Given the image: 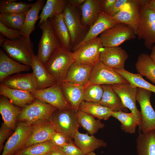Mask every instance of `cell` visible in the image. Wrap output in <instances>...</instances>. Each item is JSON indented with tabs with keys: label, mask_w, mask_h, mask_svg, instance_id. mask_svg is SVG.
I'll list each match as a JSON object with an SVG mask.
<instances>
[{
	"label": "cell",
	"mask_w": 155,
	"mask_h": 155,
	"mask_svg": "<svg viewBox=\"0 0 155 155\" xmlns=\"http://www.w3.org/2000/svg\"><path fill=\"white\" fill-rule=\"evenodd\" d=\"M75 62L72 52L62 46L53 53L44 66L56 84L64 82L71 65Z\"/></svg>",
	"instance_id": "2"
},
{
	"label": "cell",
	"mask_w": 155,
	"mask_h": 155,
	"mask_svg": "<svg viewBox=\"0 0 155 155\" xmlns=\"http://www.w3.org/2000/svg\"><path fill=\"white\" fill-rule=\"evenodd\" d=\"M116 0H102L101 7L102 12L106 13L114 5Z\"/></svg>",
	"instance_id": "47"
},
{
	"label": "cell",
	"mask_w": 155,
	"mask_h": 155,
	"mask_svg": "<svg viewBox=\"0 0 155 155\" xmlns=\"http://www.w3.org/2000/svg\"><path fill=\"white\" fill-rule=\"evenodd\" d=\"M31 67L36 81L38 90L49 87L56 84L35 55L33 56Z\"/></svg>",
	"instance_id": "26"
},
{
	"label": "cell",
	"mask_w": 155,
	"mask_h": 155,
	"mask_svg": "<svg viewBox=\"0 0 155 155\" xmlns=\"http://www.w3.org/2000/svg\"><path fill=\"white\" fill-rule=\"evenodd\" d=\"M12 129L4 123L1 127L0 129V151L3 149V143L7 137Z\"/></svg>",
	"instance_id": "46"
},
{
	"label": "cell",
	"mask_w": 155,
	"mask_h": 155,
	"mask_svg": "<svg viewBox=\"0 0 155 155\" xmlns=\"http://www.w3.org/2000/svg\"><path fill=\"white\" fill-rule=\"evenodd\" d=\"M27 11L21 13H0V22L8 28L20 31Z\"/></svg>",
	"instance_id": "39"
},
{
	"label": "cell",
	"mask_w": 155,
	"mask_h": 155,
	"mask_svg": "<svg viewBox=\"0 0 155 155\" xmlns=\"http://www.w3.org/2000/svg\"><path fill=\"white\" fill-rule=\"evenodd\" d=\"M31 67L21 64L9 56L0 49V82L12 75L29 71Z\"/></svg>",
	"instance_id": "21"
},
{
	"label": "cell",
	"mask_w": 155,
	"mask_h": 155,
	"mask_svg": "<svg viewBox=\"0 0 155 155\" xmlns=\"http://www.w3.org/2000/svg\"><path fill=\"white\" fill-rule=\"evenodd\" d=\"M5 38L2 34H0V44L2 43L5 40Z\"/></svg>",
	"instance_id": "52"
},
{
	"label": "cell",
	"mask_w": 155,
	"mask_h": 155,
	"mask_svg": "<svg viewBox=\"0 0 155 155\" xmlns=\"http://www.w3.org/2000/svg\"><path fill=\"white\" fill-rule=\"evenodd\" d=\"M94 65L74 62L69 68L64 82L85 85L88 81Z\"/></svg>",
	"instance_id": "23"
},
{
	"label": "cell",
	"mask_w": 155,
	"mask_h": 155,
	"mask_svg": "<svg viewBox=\"0 0 155 155\" xmlns=\"http://www.w3.org/2000/svg\"><path fill=\"white\" fill-rule=\"evenodd\" d=\"M73 139L75 145L87 155L96 149L105 147L107 146L103 140L98 139L93 135L81 133L78 130L75 132Z\"/></svg>",
	"instance_id": "24"
},
{
	"label": "cell",
	"mask_w": 155,
	"mask_h": 155,
	"mask_svg": "<svg viewBox=\"0 0 155 155\" xmlns=\"http://www.w3.org/2000/svg\"><path fill=\"white\" fill-rule=\"evenodd\" d=\"M119 23L106 13L103 12L100 13L97 20L90 27L82 40L73 48V52L85 43L97 37L98 35L107 29Z\"/></svg>",
	"instance_id": "16"
},
{
	"label": "cell",
	"mask_w": 155,
	"mask_h": 155,
	"mask_svg": "<svg viewBox=\"0 0 155 155\" xmlns=\"http://www.w3.org/2000/svg\"><path fill=\"white\" fill-rule=\"evenodd\" d=\"M50 19L54 31L61 46L71 51L73 46L68 29L65 22L62 13Z\"/></svg>",
	"instance_id": "30"
},
{
	"label": "cell",
	"mask_w": 155,
	"mask_h": 155,
	"mask_svg": "<svg viewBox=\"0 0 155 155\" xmlns=\"http://www.w3.org/2000/svg\"><path fill=\"white\" fill-rule=\"evenodd\" d=\"M22 109L12 103L7 97L1 96L0 113L3 123L12 129L16 127L17 118Z\"/></svg>",
	"instance_id": "25"
},
{
	"label": "cell",
	"mask_w": 155,
	"mask_h": 155,
	"mask_svg": "<svg viewBox=\"0 0 155 155\" xmlns=\"http://www.w3.org/2000/svg\"><path fill=\"white\" fill-rule=\"evenodd\" d=\"M139 16L138 0H129L119 12L111 17L119 23L130 26L136 35Z\"/></svg>",
	"instance_id": "17"
},
{
	"label": "cell",
	"mask_w": 155,
	"mask_h": 155,
	"mask_svg": "<svg viewBox=\"0 0 155 155\" xmlns=\"http://www.w3.org/2000/svg\"><path fill=\"white\" fill-rule=\"evenodd\" d=\"M47 155H66L61 147L58 148L51 151Z\"/></svg>",
	"instance_id": "49"
},
{
	"label": "cell",
	"mask_w": 155,
	"mask_h": 155,
	"mask_svg": "<svg viewBox=\"0 0 155 155\" xmlns=\"http://www.w3.org/2000/svg\"><path fill=\"white\" fill-rule=\"evenodd\" d=\"M114 90L120 97L124 106L133 113L138 123L140 129L141 124V112L136 105L137 88L132 87L129 83L111 85Z\"/></svg>",
	"instance_id": "13"
},
{
	"label": "cell",
	"mask_w": 155,
	"mask_h": 155,
	"mask_svg": "<svg viewBox=\"0 0 155 155\" xmlns=\"http://www.w3.org/2000/svg\"><path fill=\"white\" fill-rule=\"evenodd\" d=\"M149 56L151 59L155 64V45H153L152 46L151 52Z\"/></svg>",
	"instance_id": "50"
},
{
	"label": "cell",
	"mask_w": 155,
	"mask_h": 155,
	"mask_svg": "<svg viewBox=\"0 0 155 155\" xmlns=\"http://www.w3.org/2000/svg\"><path fill=\"white\" fill-rule=\"evenodd\" d=\"M129 57L126 51L120 47H103L100 61L113 69H124L125 62Z\"/></svg>",
	"instance_id": "18"
},
{
	"label": "cell",
	"mask_w": 155,
	"mask_h": 155,
	"mask_svg": "<svg viewBox=\"0 0 155 155\" xmlns=\"http://www.w3.org/2000/svg\"><path fill=\"white\" fill-rule=\"evenodd\" d=\"M129 83L124 78L114 69L99 61L93 66L86 86L91 84L112 85L115 84Z\"/></svg>",
	"instance_id": "9"
},
{
	"label": "cell",
	"mask_w": 155,
	"mask_h": 155,
	"mask_svg": "<svg viewBox=\"0 0 155 155\" xmlns=\"http://www.w3.org/2000/svg\"><path fill=\"white\" fill-rule=\"evenodd\" d=\"M100 37H97L72 52L75 62L85 65H94L100 61L103 48Z\"/></svg>",
	"instance_id": "11"
},
{
	"label": "cell",
	"mask_w": 155,
	"mask_h": 155,
	"mask_svg": "<svg viewBox=\"0 0 155 155\" xmlns=\"http://www.w3.org/2000/svg\"><path fill=\"white\" fill-rule=\"evenodd\" d=\"M152 92L137 88L136 100L141 108V124L139 131L145 133L155 130V111L150 101Z\"/></svg>",
	"instance_id": "8"
},
{
	"label": "cell",
	"mask_w": 155,
	"mask_h": 155,
	"mask_svg": "<svg viewBox=\"0 0 155 155\" xmlns=\"http://www.w3.org/2000/svg\"><path fill=\"white\" fill-rule=\"evenodd\" d=\"M38 26L41 30L42 34L36 55L39 61L45 66L53 52L62 46L54 31L50 19L43 22Z\"/></svg>",
	"instance_id": "4"
},
{
	"label": "cell",
	"mask_w": 155,
	"mask_h": 155,
	"mask_svg": "<svg viewBox=\"0 0 155 155\" xmlns=\"http://www.w3.org/2000/svg\"><path fill=\"white\" fill-rule=\"evenodd\" d=\"M0 45L10 58L21 64L31 67L35 54L34 45L30 38L22 35L13 40L5 38Z\"/></svg>",
	"instance_id": "3"
},
{
	"label": "cell",
	"mask_w": 155,
	"mask_h": 155,
	"mask_svg": "<svg viewBox=\"0 0 155 155\" xmlns=\"http://www.w3.org/2000/svg\"><path fill=\"white\" fill-rule=\"evenodd\" d=\"M32 127V125L29 126L19 122L14 132L4 146L1 155H12L23 148L28 139Z\"/></svg>",
	"instance_id": "14"
},
{
	"label": "cell",
	"mask_w": 155,
	"mask_h": 155,
	"mask_svg": "<svg viewBox=\"0 0 155 155\" xmlns=\"http://www.w3.org/2000/svg\"><path fill=\"white\" fill-rule=\"evenodd\" d=\"M86 0H66L67 2L70 5L78 8L81 6Z\"/></svg>",
	"instance_id": "48"
},
{
	"label": "cell",
	"mask_w": 155,
	"mask_h": 155,
	"mask_svg": "<svg viewBox=\"0 0 155 155\" xmlns=\"http://www.w3.org/2000/svg\"><path fill=\"white\" fill-rule=\"evenodd\" d=\"M0 94L7 97L15 105L22 108L31 104L36 98L28 92L10 88L1 83Z\"/></svg>",
	"instance_id": "22"
},
{
	"label": "cell",
	"mask_w": 155,
	"mask_h": 155,
	"mask_svg": "<svg viewBox=\"0 0 155 155\" xmlns=\"http://www.w3.org/2000/svg\"><path fill=\"white\" fill-rule=\"evenodd\" d=\"M63 96L72 108L76 112L84 101L83 85L64 82L60 84Z\"/></svg>",
	"instance_id": "20"
},
{
	"label": "cell",
	"mask_w": 155,
	"mask_h": 155,
	"mask_svg": "<svg viewBox=\"0 0 155 155\" xmlns=\"http://www.w3.org/2000/svg\"><path fill=\"white\" fill-rule=\"evenodd\" d=\"M102 0H86L80 6L82 22L85 26L90 27L97 20L99 14L102 12Z\"/></svg>",
	"instance_id": "28"
},
{
	"label": "cell",
	"mask_w": 155,
	"mask_h": 155,
	"mask_svg": "<svg viewBox=\"0 0 155 155\" xmlns=\"http://www.w3.org/2000/svg\"><path fill=\"white\" fill-rule=\"evenodd\" d=\"M64 20L68 29L73 48L82 40L86 27L81 22L77 8L66 4L62 13Z\"/></svg>",
	"instance_id": "10"
},
{
	"label": "cell",
	"mask_w": 155,
	"mask_h": 155,
	"mask_svg": "<svg viewBox=\"0 0 155 155\" xmlns=\"http://www.w3.org/2000/svg\"><path fill=\"white\" fill-rule=\"evenodd\" d=\"M113 69L126 80L132 87L142 88L155 93V86L145 80L140 73H133L124 69Z\"/></svg>",
	"instance_id": "35"
},
{
	"label": "cell",
	"mask_w": 155,
	"mask_h": 155,
	"mask_svg": "<svg viewBox=\"0 0 155 155\" xmlns=\"http://www.w3.org/2000/svg\"><path fill=\"white\" fill-rule=\"evenodd\" d=\"M57 108L35 98L31 104L22 108L17 121L30 126L40 120L49 119Z\"/></svg>",
	"instance_id": "5"
},
{
	"label": "cell",
	"mask_w": 155,
	"mask_h": 155,
	"mask_svg": "<svg viewBox=\"0 0 155 155\" xmlns=\"http://www.w3.org/2000/svg\"><path fill=\"white\" fill-rule=\"evenodd\" d=\"M72 140L61 133L56 132L52 135L51 140L56 146L61 147L65 144L73 142Z\"/></svg>",
	"instance_id": "43"
},
{
	"label": "cell",
	"mask_w": 155,
	"mask_h": 155,
	"mask_svg": "<svg viewBox=\"0 0 155 155\" xmlns=\"http://www.w3.org/2000/svg\"><path fill=\"white\" fill-rule=\"evenodd\" d=\"M58 147L50 140L24 147L12 155H47Z\"/></svg>",
	"instance_id": "37"
},
{
	"label": "cell",
	"mask_w": 155,
	"mask_h": 155,
	"mask_svg": "<svg viewBox=\"0 0 155 155\" xmlns=\"http://www.w3.org/2000/svg\"><path fill=\"white\" fill-rule=\"evenodd\" d=\"M149 6L155 11V0H148Z\"/></svg>",
	"instance_id": "51"
},
{
	"label": "cell",
	"mask_w": 155,
	"mask_h": 155,
	"mask_svg": "<svg viewBox=\"0 0 155 155\" xmlns=\"http://www.w3.org/2000/svg\"><path fill=\"white\" fill-rule=\"evenodd\" d=\"M31 94L35 98L52 105L61 110L71 108L65 98L60 84L45 88L37 90Z\"/></svg>",
	"instance_id": "12"
},
{
	"label": "cell",
	"mask_w": 155,
	"mask_h": 155,
	"mask_svg": "<svg viewBox=\"0 0 155 155\" xmlns=\"http://www.w3.org/2000/svg\"><path fill=\"white\" fill-rule=\"evenodd\" d=\"M139 16L136 35L139 40L144 41V45L151 50L155 43V11L148 4V0H138Z\"/></svg>",
	"instance_id": "1"
},
{
	"label": "cell",
	"mask_w": 155,
	"mask_h": 155,
	"mask_svg": "<svg viewBox=\"0 0 155 155\" xmlns=\"http://www.w3.org/2000/svg\"><path fill=\"white\" fill-rule=\"evenodd\" d=\"M87 155H96L94 152H90L87 154Z\"/></svg>",
	"instance_id": "53"
},
{
	"label": "cell",
	"mask_w": 155,
	"mask_h": 155,
	"mask_svg": "<svg viewBox=\"0 0 155 155\" xmlns=\"http://www.w3.org/2000/svg\"><path fill=\"white\" fill-rule=\"evenodd\" d=\"M55 132V129L49 119L38 121L32 125L29 136L24 148L50 140L52 135Z\"/></svg>",
	"instance_id": "15"
},
{
	"label": "cell",
	"mask_w": 155,
	"mask_h": 155,
	"mask_svg": "<svg viewBox=\"0 0 155 155\" xmlns=\"http://www.w3.org/2000/svg\"><path fill=\"white\" fill-rule=\"evenodd\" d=\"M45 5L44 0H38L32 3L27 11L20 30L22 36L30 38L31 34L35 29V24L39 18V13Z\"/></svg>",
	"instance_id": "27"
},
{
	"label": "cell",
	"mask_w": 155,
	"mask_h": 155,
	"mask_svg": "<svg viewBox=\"0 0 155 155\" xmlns=\"http://www.w3.org/2000/svg\"><path fill=\"white\" fill-rule=\"evenodd\" d=\"M1 83L12 89L28 92L31 93L37 90L36 81L33 73H19L10 76Z\"/></svg>",
	"instance_id": "19"
},
{
	"label": "cell",
	"mask_w": 155,
	"mask_h": 155,
	"mask_svg": "<svg viewBox=\"0 0 155 155\" xmlns=\"http://www.w3.org/2000/svg\"><path fill=\"white\" fill-rule=\"evenodd\" d=\"M16 0H0V13L25 12L30 9L32 4L22 2H16Z\"/></svg>",
	"instance_id": "40"
},
{
	"label": "cell",
	"mask_w": 155,
	"mask_h": 155,
	"mask_svg": "<svg viewBox=\"0 0 155 155\" xmlns=\"http://www.w3.org/2000/svg\"><path fill=\"white\" fill-rule=\"evenodd\" d=\"M135 67L138 73L155 84V64L149 55L145 53L140 54L137 58Z\"/></svg>",
	"instance_id": "32"
},
{
	"label": "cell",
	"mask_w": 155,
	"mask_h": 155,
	"mask_svg": "<svg viewBox=\"0 0 155 155\" xmlns=\"http://www.w3.org/2000/svg\"><path fill=\"white\" fill-rule=\"evenodd\" d=\"M66 155H87L72 142L61 147Z\"/></svg>",
	"instance_id": "44"
},
{
	"label": "cell",
	"mask_w": 155,
	"mask_h": 155,
	"mask_svg": "<svg viewBox=\"0 0 155 155\" xmlns=\"http://www.w3.org/2000/svg\"><path fill=\"white\" fill-rule=\"evenodd\" d=\"M136 142L137 155H155V130L145 133L139 131Z\"/></svg>",
	"instance_id": "31"
},
{
	"label": "cell",
	"mask_w": 155,
	"mask_h": 155,
	"mask_svg": "<svg viewBox=\"0 0 155 155\" xmlns=\"http://www.w3.org/2000/svg\"><path fill=\"white\" fill-rule=\"evenodd\" d=\"M129 1V0H116L113 7L105 13L111 17L114 16L121 10Z\"/></svg>",
	"instance_id": "45"
},
{
	"label": "cell",
	"mask_w": 155,
	"mask_h": 155,
	"mask_svg": "<svg viewBox=\"0 0 155 155\" xmlns=\"http://www.w3.org/2000/svg\"><path fill=\"white\" fill-rule=\"evenodd\" d=\"M79 110L87 113L98 119L108 120L112 115L113 111L100 103L83 101L80 104Z\"/></svg>",
	"instance_id": "33"
},
{
	"label": "cell",
	"mask_w": 155,
	"mask_h": 155,
	"mask_svg": "<svg viewBox=\"0 0 155 155\" xmlns=\"http://www.w3.org/2000/svg\"><path fill=\"white\" fill-rule=\"evenodd\" d=\"M101 85L103 92L100 104L113 111L127 112L128 108L124 106L120 97L114 90L111 85Z\"/></svg>",
	"instance_id": "29"
},
{
	"label": "cell",
	"mask_w": 155,
	"mask_h": 155,
	"mask_svg": "<svg viewBox=\"0 0 155 155\" xmlns=\"http://www.w3.org/2000/svg\"><path fill=\"white\" fill-rule=\"evenodd\" d=\"M84 88V101L100 103L103 92L102 85L91 84Z\"/></svg>",
	"instance_id": "41"
},
{
	"label": "cell",
	"mask_w": 155,
	"mask_h": 155,
	"mask_svg": "<svg viewBox=\"0 0 155 155\" xmlns=\"http://www.w3.org/2000/svg\"><path fill=\"white\" fill-rule=\"evenodd\" d=\"M111 116L118 119L121 123V129L126 133H135L138 123L133 113H127L122 111H113Z\"/></svg>",
	"instance_id": "38"
},
{
	"label": "cell",
	"mask_w": 155,
	"mask_h": 155,
	"mask_svg": "<svg viewBox=\"0 0 155 155\" xmlns=\"http://www.w3.org/2000/svg\"><path fill=\"white\" fill-rule=\"evenodd\" d=\"M57 132L70 138L78 130L80 125L76 112L72 108L64 110H57L49 119Z\"/></svg>",
	"instance_id": "6"
},
{
	"label": "cell",
	"mask_w": 155,
	"mask_h": 155,
	"mask_svg": "<svg viewBox=\"0 0 155 155\" xmlns=\"http://www.w3.org/2000/svg\"><path fill=\"white\" fill-rule=\"evenodd\" d=\"M66 4V0H47L39 16L40 20L38 25L48 19L62 13Z\"/></svg>",
	"instance_id": "34"
},
{
	"label": "cell",
	"mask_w": 155,
	"mask_h": 155,
	"mask_svg": "<svg viewBox=\"0 0 155 155\" xmlns=\"http://www.w3.org/2000/svg\"><path fill=\"white\" fill-rule=\"evenodd\" d=\"M133 29L124 24L119 23L100 34L99 37L104 47L118 46L125 41L135 39Z\"/></svg>",
	"instance_id": "7"
},
{
	"label": "cell",
	"mask_w": 155,
	"mask_h": 155,
	"mask_svg": "<svg viewBox=\"0 0 155 155\" xmlns=\"http://www.w3.org/2000/svg\"><path fill=\"white\" fill-rule=\"evenodd\" d=\"M76 115L79 124L90 135L96 134L104 127V124L100 120L95 119L93 116L87 113L79 110Z\"/></svg>",
	"instance_id": "36"
},
{
	"label": "cell",
	"mask_w": 155,
	"mask_h": 155,
	"mask_svg": "<svg viewBox=\"0 0 155 155\" xmlns=\"http://www.w3.org/2000/svg\"><path fill=\"white\" fill-rule=\"evenodd\" d=\"M0 32L6 38L11 40H15L21 36L20 31L8 28L0 22Z\"/></svg>",
	"instance_id": "42"
}]
</instances>
